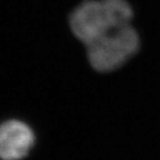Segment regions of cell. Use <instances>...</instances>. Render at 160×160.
<instances>
[{
    "label": "cell",
    "instance_id": "obj_1",
    "mask_svg": "<svg viewBox=\"0 0 160 160\" xmlns=\"http://www.w3.org/2000/svg\"><path fill=\"white\" fill-rule=\"evenodd\" d=\"M132 11L126 0H92L73 12V32L86 46L101 37L130 24Z\"/></svg>",
    "mask_w": 160,
    "mask_h": 160
},
{
    "label": "cell",
    "instance_id": "obj_2",
    "mask_svg": "<svg viewBox=\"0 0 160 160\" xmlns=\"http://www.w3.org/2000/svg\"><path fill=\"white\" fill-rule=\"evenodd\" d=\"M138 47V36L128 24L88 44V55L92 68L99 72H109L123 66Z\"/></svg>",
    "mask_w": 160,
    "mask_h": 160
},
{
    "label": "cell",
    "instance_id": "obj_3",
    "mask_svg": "<svg viewBox=\"0 0 160 160\" xmlns=\"http://www.w3.org/2000/svg\"><path fill=\"white\" fill-rule=\"evenodd\" d=\"M34 134L23 122L12 120L0 125V159L20 160L34 145Z\"/></svg>",
    "mask_w": 160,
    "mask_h": 160
}]
</instances>
